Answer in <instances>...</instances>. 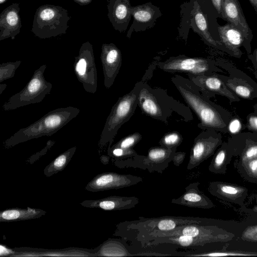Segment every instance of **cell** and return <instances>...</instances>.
Returning <instances> with one entry per match:
<instances>
[{"label":"cell","instance_id":"16","mask_svg":"<svg viewBox=\"0 0 257 257\" xmlns=\"http://www.w3.org/2000/svg\"><path fill=\"white\" fill-rule=\"evenodd\" d=\"M133 22L127 31V37L130 38L132 33L144 31L153 28L158 18L162 16L159 8L148 3L131 7Z\"/></svg>","mask_w":257,"mask_h":257},{"label":"cell","instance_id":"23","mask_svg":"<svg viewBox=\"0 0 257 257\" xmlns=\"http://www.w3.org/2000/svg\"><path fill=\"white\" fill-rule=\"evenodd\" d=\"M220 41L229 51L230 55L240 57L242 53L239 49L245 47V39L241 32L232 24L227 23L218 27Z\"/></svg>","mask_w":257,"mask_h":257},{"label":"cell","instance_id":"27","mask_svg":"<svg viewBox=\"0 0 257 257\" xmlns=\"http://www.w3.org/2000/svg\"><path fill=\"white\" fill-rule=\"evenodd\" d=\"M225 84L230 90L242 98L249 99L252 96L253 88L241 79H228Z\"/></svg>","mask_w":257,"mask_h":257},{"label":"cell","instance_id":"22","mask_svg":"<svg viewBox=\"0 0 257 257\" xmlns=\"http://www.w3.org/2000/svg\"><path fill=\"white\" fill-rule=\"evenodd\" d=\"M199 182L190 183L185 188V192L179 197L171 200L173 204L192 208H210L213 206L211 200L199 189Z\"/></svg>","mask_w":257,"mask_h":257},{"label":"cell","instance_id":"42","mask_svg":"<svg viewBox=\"0 0 257 257\" xmlns=\"http://www.w3.org/2000/svg\"><path fill=\"white\" fill-rule=\"evenodd\" d=\"M6 87H7L6 84H3L2 83L0 84V94H2L3 91L5 89Z\"/></svg>","mask_w":257,"mask_h":257},{"label":"cell","instance_id":"6","mask_svg":"<svg viewBox=\"0 0 257 257\" xmlns=\"http://www.w3.org/2000/svg\"><path fill=\"white\" fill-rule=\"evenodd\" d=\"M71 19L64 8L50 4L40 6L35 12L31 31L40 39L57 37L66 33Z\"/></svg>","mask_w":257,"mask_h":257},{"label":"cell","instance_id":"25","mask_svg":"<svg viewBox=\"0 0 257 257\" xmlns=\"http://www.w3.org/2000/svg\"><path fill=\"white\" fill-rule=\"evenodd\" d=\"M46 212L40 209L28 207L26 209L11 208L0 212L1 222L17 221L39 218Z\"/></svg>","mask_w":257,"mask_h":257},{"label":"cell","instance_id":"30","mask_svg":"<svg viewBox=\"0 0 257 257\" xmlns=\"http://www.w3.org/2000/svg\"><path fill=\"white\" fill-rule=\"evenodd\" d=\"M142 136L139 133L130 134L117 142L112 148H120L124 149H133L142 139Z\"/></svg>","mask_w":257,"mask_h":257},{"label":"cell","instance_id":"36","mask_svg":"<svg viewBox=\"0 0 257 257\" xmlns=\"http://www.w3.org/2000/svg\"><path fill=\"white\" fill-rule=\"evenodd\" d=\"M247 126L250 131H257V115H250L247 118Z\"/></svg>","mask_w":257,"mask_h":257},{"label":"cell","instance_id":"8","mask_svg":"<svg viewBox=\"0 0 257 257\" xmlns=\"http://www.w3.org/2000/svg\"><path fill=\"white\" fill-rule=\"evenodd\" d=\"M98 248L96 256H174L176 252L175 246L171 244L140 247L133 244L128 245L122 238H109Z\"/></svg>","mask_w":257,"mask_h":257},{"label":"cell","instance_id":"3","mask_svg":"<svg viewBox=\"0 0 257 257\" xmlns=\"http://www.w3.org/2000/svg\"><path fill=\"white\" fill-rule=\"evenodd\" d=\"M206 221V219L193 216H163L151 218L141 216L135 220H126L117 224L113 235L134 244L150 234L172 230L182 225Z\"/></svg>","mask_w":257,"mask_h":257},{"label":"cell","instance_id":"18","mask_svg":"<svg viewBox=\"0 0 257 257\" xmlns=\"http://www.w3.org/2000/svg\"><path fill=\"white\" fill-rule=\"evenodd\" d=\"M208 14L204 12L198 2L195 1L191 12L193 29L208 45L230 55L223 44L214 39L213 30L210 27Z\"/></svg>","mask_w":257,"mask_h":257},{"label":"cell","instance_id":"5","mask_svg":"<svg viewBox=\"0 0 257 257\" xmlns=\"http://www.w3.org/2000/svg\"><path fill=\"white\" fill-rule=\"evenodd\" d=\"M142 81L138 82L128 93L118 98L107 117L101 134L99 146H110L119 128L134 114L138 105V97Z\"/></svg>","mask_w":257,"mask_h":257},{"label":"cell","instance_id":"29","mask_svg":"<svg viewBox=\"0 0 257 257\" xmlns=\"http://www.w3.org/2000/svg\"><path fill=\"white\" fill-rule=\"evenodd\" d=\"M21 61L3 63L0 65V82L14 77Z\"/></svg>","mask_w":257,"mask_h":257},{"label":"cell","instance_id":"45","mask_svg":"<svg viewBox=\"0 0 257 257\" xmlns=\"http://www.w3.org/2000/svg\"><path fill=\"white\" fill-rule=\"evenodd\" d=\"M250 229L257 232V227H253L252 228Z\"/></svg>","mask_w":257,"mask_h":257},{"label":"cell","instance_id":"10","mask_svg":"<svg viewBox=\"0 0 257 257\" xmlns=\"http://www.w3.org/2000/svg\"><path fill=\"white\" fill-rule=\"evenodd\" d=\"M158 67L168 72H183L190 75H202L214 70L213 63L201 57H189L185 55L171 57L158 64Z\"/></svg>","mask_w":257,"mask_h":257},{"label":"cell","instance_id":"19","mask_svg":"<svg viewBox=\"0 0 257 257\" xmlns=\"http://www.w3.org/2000/svg\"><path fill=\"white\" fill-rule=\"evenodd\" d=\"M19 3H13L0 15V41L11 38L14 40L22 28Z\"/></svg>","mask_w":257,"mask_h":257},{"label":"cell","instance_id":"43","mask_svg":"<svg viewBox=\"0 0 257 257\" xmlns=\"http://www.w3.org/2000/svg\"><path fill=\"white\" fill-rule=\"evenodd\" d=\"M253 55L257 63V48L255 49L254 51Z\"/></svg>","mask_w":257,"mask_h":257},{"label":"cell","instance_id":"15","mask_svg":"<svg viewBox=\"0 0 257 257\" xmlns=\"http://www.w3.org/2000/svg\"><path fill=\"white\" fill-rule=\"evenodd\" d=\"M100 60L104 75V85L109 88L113 85L122 64L120 50L113 44H103Z\"/></svg>","mask_w":257,"mask_h":257},{"label":"cell","instance_id":"31","mask_svg":"<svg viewBox=\"0 0 257 257\" xmlns=\"http://www.w3.org/2000/svg\"><path fill=\"white\" fill-rule=\"evenodd\" d=\"M108 155L114 158V160H124L134 157L138 154L133 149H124L120 148H112L108 146Z\"/></svg>","mask_w":257,"mask_h":257},{"label":"cell","instance_id":"37","mask_svg":"<svg viewBox=\"0 0 257 257\" xmlns=\"http://www.w3.org/2000/svg\"><path fill=\"white\" fill-rule=\"evenodd\" d=\"M186 153L183 152H176L172 161L174 165L176 166H179L184 161L185 158Z\"/></svg>","mask_w":257,"mask_h":257},{"label":"cell","instance_id":"35","mask_svg":"<svg viewBox=\"0 0 257 257\" xmlns=\"http://www.w3.org/2000/svg\"><path fill=\"white\" fill-rule=\"evenodd\" d=\"M209 3L216 12L218 18L222 19V0H209Z\"/></svg>","mask_w":257,"mask_h":257},{"label":"cell","instance_id":"20","mask_svg":"<svg viewBox=\"0 0 257 257\" xmlns=\"http://www.w3.org/2000/svg\"><path fill=\"white\" fill-rule=\"evenodd\" d=\"M107 16L113 28L120 33L127 29L131 19L130 0H107Z\"/></svg>","mask_w":257,"mask_h":257},{"label":"cell","instance_id":"9","mask_svg":"<svg viewBox=\"0 0 257 257\" xmlns=\"http://www.w3.org/2000/svg\"><path fill=\"white\" fill-rule=\"evenodd\" d=\"M74 71L84 90L94 94L97 88V73L94 61L92 45L86 41L79 49L78 55L75 57Z\"/></svg>","mask_w":257,"mask_h":257},{"label":"cell","instance_id":"11","mask_svg":"<svg viewBox=\"0 0 257 257\" xmlns=\"http://www.w3.org/2000/svg\"><path fill=\"white\" fill-rule=\"evenodd\" d=\"M177 147L167 148L154 147L150 148L147 156L138 155L133 158L130 167L147 170L149 172L160 174L168 167L176 152Z\"/></svg>","mask_w":257,"mask_h":257},{"label":"cell","instance_id":"14","mask_svg":"<svg viewBox=\"0 0 257 257\" xmlns=\"http://www.w3.org/2000/svg\"><path fill=\"white\" fill-rule=\"evenodd\" d=\"M222 20L239 29L245 39V49L250 52V42L253 38L252 31L243 15L238 0H222Z\"/></svg>","mask_w":257,"mask_h":257},{"label":"cell","instance_id":"38","mask_svg":"<svg viewBox=\"0 0 257 257\" xmlns=\"http://www.w3.org/2000/svg\"><path fill=\"white\" fill-rule=\"evenodd\" d=\"M246 163L249 172L253 175L257 176V157Z\"/></svg>","mask_w":257,"mask_h":257},{"label":"cell","instance_id":"12","mask_svg":"<svg viewBox=\"0 0 257 257\" xmlns=\"http://www.w3.org/2000/svg\"><path fill=\"white\" fill-rule=\"evenodd\" d=\"M143 180V178L131 174L105 172L96 176L85 188L92 192L119 189L135 185Z\"/></svg>","mask_w":257,"mask_h":257},{"label":"cell","instance_id":"26","mask_svg":"<svg viewBox=\"0 0 257 257\" xmlns=\"http://www.w3.org/2000/svg\"><path fill=\"white\" fill-rule=\"evenodd\" d=\"M76 150V147H72L58 156L45 168V175L49 177L63 170L70 162Z\"/></svg>","mask_w":257,"mask_h":257},{"label":"cell","instance_id":"32","mask_svg":"<svg viewBox=\"0 0 257 257\" xmlns=\"http://www.w3.org/2000/svg\"><path fill=\"white\" fill-rule=\"evenodd\" d=\"M225 150H220L215 156L209 166V170L212 172H216L222 165L225 158Z\"/></svg>","mask_w":257,"mask_h":257},{"label":"cell","instance_id":"33","mask_svg":"<svg viewBox=\"0 0 257 257\" xmlns=\"http://www.w3.org/2000/svg\"><path fill=\"white\" fill-rule=\"evenodd\" d=\"M257 157V143L249 145L242 156V161L246 163Z\"/></svg>","mask_w":257,"mask_h":257},{"label":"cell","instance_id":"13","mask_svg":"<svg viewBox=\"0 0 257 257\" xmlns=\"http://www.w3.org/2000/svg\"><path fill=\"white\" fill-rule=\"evenodd\" d=\"M214 131L205 130L194 139L187 169L192 170L212 155L220 143Z\"/></svg>","mask_w":257,"mask_h":257},{"label":"cell","instance_id":"40","mask_svg":"<svg viewBox=\"0 0 257 257\" xmlns=\"http://www.w3.org/2000/svg\"><path fill=\"white\" fill-rule=\"evenodd\" d=\"M92 0H73L76 3L80 6H85L90 4Z\"/></svg>","mask_w":257,"mask_h":257},{"label":"cell","instance_id":"1","mask_svg":"<svg viewBox=\"0 0 257 257\" xmlns=\"http://www.w3.org/2000/svg\"><path fill=\"white\" fill-rule=\"evenodd\" d=\"M188 106L197 115L198 126L204 130L224 131L226 124L217 106L200 93L199 88L188 78L175 74L171 79Z\"/></svg>","mask_w":257,"mask_h":257},{"label":"cell","instance_id":"34","mask_svg":"<svg viewBox=\"0 0 257 257\" xmlns=\"http://www.w3.org/2000/svg\"><path fill=\"white\" fill-rule=\"evenodd\" d=\"M241 128V123L239 119L233 118L228 124V130L231 134H236Z\"/></svg>","mask_w":257,"mask_h":257},{"label":"cell","instance_id":"39","mask_svg":"<svg viewBox=\"0 0 257 257\" xmlns=\"http://www.w3.org/2000/svg\"><path fill=\"white\" fill-rule=\"evenodd\" d=\"M15 252V249H10L5 245L1 244L0 254L1 256H13Z\"/></svg>","mask_w":257,"mask_h":257},{"label":"cell","instance_id":"41","mask_svg":"<svg viewBox=\"0 0 257 257\" xmlns=\"http://www.w3.org/2000/svg\"><path fill=\"white\" fill-rule=\"evenodd\" d=\"M257 14V0H248Z\"/></svg>","mask_w":257,"mask_h":257},{"label":"cell","instance_id":"7","mask_svg":"<svg viewBox=\"0 0 257 257\" xmlns=\"http://www.w3.org/2000/svg\"><path fill=\"white\" fill-rule=\"evenodd\" d=\"M46 65L43 64L35 70L31 79L20 92L10 97L3 105V108L10 111L31 104L41 102L50 93L52 84L46 81L44 72Z\"/></svg>","mask_w":257,"mask_h":257},{"label":"cell","instance_id":"24","mask_svg":"<svg viewBox=\"0 0 257 257\" xmlns=\"http://www.w3.org/2000/svg\"><path fill=\"white\" fill-rule=\"evenodd\" d=\"M98 247L93 250L82 248H68L64 249H35L34 248L16 249L12 256H94Z\"/></svg>","mask_w":257,"mask_h":257},{"label":"cell","instance_id":"28","mask_svg":"<svg viewBox=\"0 0 257 257\" xmlns=\"http://www.w3.org/2000/svg\"><path fill=\"white\" fill-rule=\"evenodd\" d=\"M183 141V137L180 133L173 131L166 134L159 141L160 146L167 148L177 147Z\"/></svg>","mask_w":257,"mask_h":257},{"label":"cell","instance_id":"2","mask_svg":"<svg viewBox=\"0 0 257 257\" xmlns=\"http://www.w3.org/2000/svg\"><path fill=\"white\" fill-rule=\"evenodd\" d=\"M138 105L146 115L167 123L173 113L188 122L193 120L190 108L169 96L160 88H153L142 82L138 97Z\"/></svg>","mask_w":257,"mask_h":257},{"label":"cell","instance_id":"21","mask_svg":"<svg viewBox=\"0 0 257 257\" xmlns=\"http://www.w3.org/2000/svg\"><path fill=\"white\" fill-rule=\"evenodd\" d=\"M139 203V198L135 196H111L98 200H85L80 204L85 207L112 211L131 209Z\"/></svg>","mask_w":257,"mask_h":257},{"label":"cell","instance_id":"4","mask_svg":"<svg viewBox=\"0 0 257 257\" xmlns=\"http://www.w3.org/2000/svg\"><path fill=\"white\" fill-rule=\"evenodd\" d=\"M80 111L73 106L51 110L36 121L16 132L4 142V146L6 148L12 147L42 136H51L77 116Z\"/></svg>","mask_w":257,"mask_h":257},{"label":"cell","instance_id":"44","mask_svg":"<svg viewBox=\"0 0 257 257\" xmlns=\"http://www.w3.org/2000/svg\"><path fill=\"white\" fill-rule=\"evenodd\" d=\"M7 0H0V4H3L5 3Z\"/></svg>","mask_w":257,"mask_h":257},{"label":"cell","instance_id":"17","mask_svg":"<svg viewBox=\"0 0 257 257\" xmlns=\"http://www.w3.org/2000/svg\"><path fill=\"white\" fill-rule=\"evenodd\" d=\"M188 78L199 88L202 94L208 97L212 94H218L225 96L230 101L239 99L227 87L223 81L211 73L202 75L187 74Z\"/></svg>","mask_w":257,"mask_h":257}]
</instances>
